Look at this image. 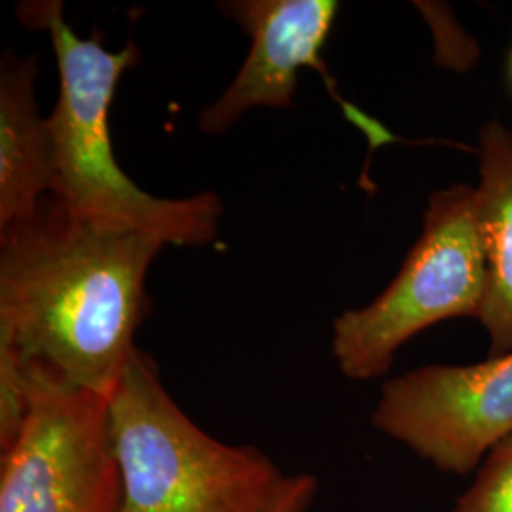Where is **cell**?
<instances>
[{
  "instance_id": "1",
  "label": "cell",
  "mask_w": 512,
  "mask_h": 512,
  "mask_svg": "<svg viewBox=\"0 0 512 512\" xmlns=\"http://www.w3.org/2000/svg\"><path fill=\"white\" fill-rule=\"evenodd\" d=\"M162 239L76 219L48 198L0 232V363L107 397L137 346Z\"/></svg>"
},
{
  "instance_id": "2",
  "label": "cell",
  "mask_w": 512,
  "mask_h": 512,
  "mask_svg": "<svg viewBox=\"0 0 512 512\" xmlns=\"http://www.w3.org/2000/svg\"><path fill=\"white\" fill-rule=\"evenodd\" d=\"M19 18L50 35L57 59L59 99L48 116L54 143L52 200L76 219L141 232L165 245H207L217 238L222 203L215 192L181 200L156 198L116 162L109 110L122 74L139 61L135 42L110 52L97 35H76L59 0L25 2Z\"/></svg>"
},
{
  "instance_id": "3",
  "label": "cell",
  "mask_w": 512,
  "mask_h": 512,
  "mask_svg": "<svg viewBox=\"0 0 512 512\" xmlns=\"http://www.w3.org/2000/svg\"><path fill=\"white\" fill-rule=\"evenodd\" d=\"M109 433L122 512H264L287 478L260 450L190 420L139 348L110 393Z\"/></svg>"
},
{
  "instance_id": "4",
  "label": "cell",
  "mask_w": 512,
  "mask_h": 512,
  "mask_svg": "<svg viewBox=\"0 0 512 512\" xmlns=\"http://www.w3.org/2000/svg\"><path fill=\"white\" fill-rule=\"evenodd\" d=\"M486 283L475 186L433 192L420 238L399 274L368 306L336 317L332 355L340 372L357 382L384 376L397 351L421 330L454 317H476Z\"/></svg>"
},
{
  "instance_id": "5",
  "label": "cell",
  "mask_w": 512,
  "mask_h": 512,
  "mask_svg": "<svg viewBox=\"0 0 512 512\" xmlns=\"http://www.w3.org/2000/svg\"><path fill=\"white\" fill-rule=\"evenodd\" d=\"M27 382L25 416L0 446V512H122L109 399Z\"/></svg>"
},
{
  "instance_id": "6",
  "label": "cell",
  "mask_w": 512,
  "mask_h": 512,
  "mask_svg": "<svg viewBox=\"0 0 512 512\" xmlns=\"http://www.w3.org/2000/svg\"><path fill=\"white\" fill-rule=\"evenodd\" d=\"M372 425L440 471H475L512 435V351L476 365L421 366L385 382Z\"/></svg>"
},
{
  "instance_id": "7",
  "label": "cell",
  "mask_w": 512,
  "mask_h": 512,
  "mask_svg": "<svg viewBox=\"0 0 512 512\" xmlns=\"http://www.w3.org/2000/svg\"><path fill=\"white\" fill-rule=\"evenodd\" d=\"M219 10L249 35L251 50L226 92L202 110L198 126L203 133H226L247 110L291 107L298 73L313 69L321 74L332 99L349 122L361 129L372 150L403 141L336 92V82L321 52L340 12L338 2L232 0L219 4Z\"/></svg>"
},
{
  "instance_id": "8",
  "label": "cell",
  "mask_w": 512,
  "mask_h": 512,
  "mask_svg": "<svg viewBox=\"0 0 512 512\" xmlns=\"http://www.w3.org/2000/svg\"><path fill=\"white\" fill-rule=\"evenodd\" d=\"M35 55L4 59L0 71V232L33 219L52 198L54 143L38 112Z\"/></svg>"
},
{
  "instance_id": "9",
  "label": "cell",
  "mask_w": 512,
  "mask_h": 512,
  "mask_svg": "<svg viewBox=\"0 0 512 512\" xmlns=\"http://www.w3.org/2000/svg\"><path fill=\"white\" fill-rule=\"evenodd\" d=\"M478 224L486 255V296L476 319L490 357L512 351V129L490 120L478 133Z\"/></svg>"
},
{
  "instance_id": "10",
  "label": "cell",
  "mask_w": 512,
  "mask_h": 512,
  "mask_svg": "<svg viewBox=\"0 0 512 512\" xmlns=\"http://www.w3.org/2000/svg\"><path fill=\"white\" fill-rule=\"evenodd\" d=\"M452 512H512V435L486 454Z\"/></svg>"
},
{
  "instance_id": "11",
  "label": "cell",
  "mask_w": 512,
  "mask_h": 512,
  "mask_svg": "<svg viewBox=\"0 0 512 512\" xmlns=\"http://www.w3.org/2000/svg\"><path fill=\"white\" fill-rule=\"evenodd\" d=\"M317 478L313 475L287 476L274 501L264 512H306L317 494Z\"/></svg>"
},
{
  "instance_id": "12",
  "label": "cell",
  "mask_w": 512,
  "mask_h": 512,
  "mask_svg": "<svg viewBox=\"0 0 512 512\" xmlns=\"http://www.w3.org/2000/svg\"><path fill=\"white\" fill-rule=\"evenodd\" d=\"M509 80H511V86H512V48H511V54H509Z\"/></svg>"
}]
</instances>
